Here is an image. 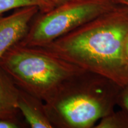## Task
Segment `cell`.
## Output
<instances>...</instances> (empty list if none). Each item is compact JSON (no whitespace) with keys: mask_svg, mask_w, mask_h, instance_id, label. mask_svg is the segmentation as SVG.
Wrapping results in <instances>:
<instances>
[{"mask_svg":"<svg viewBox=\"0 0 128 128\" xmlns=\"http://www.w3.org/2000/svg\"><path fill=\"white\" fill-rule=\"evenodd\" d=\"M128 33V6L119 4L44 48L122 87L128 84V67L122 54Z\"/></svg>","mask_w":128,"mask_h":128,"instance_id":"1","label":"cell"},{"mask_svg":"<svg viewBox=\"0 0 128 128\" xmlns=\"http://www.w3.org/2000/svg\"><path fill=\"white\" fill-rule=\"evenodd\" d=\"M0 68L18 88L44 102L67 80L84 71L46 48L19 44L3 55Z\"/></svg>","mask_w":128,"mask_h":128,"instance_id":"3","label":"cell"},{"mask_svg":"<svg viewBox=\"0 0 128 128\" xmlns=\"http://www.w3.org/2000/svg\"><path fill=\"white\" fill-rule=\"evenodd\" d=\"M122 54L126 66L128 67V33L124 38V44H123Z\"/></svg>","mask_w":128,"mask_h":128,"instance_id":"12","label":"cell"},{"mask_svg":"<svg viewBox=\"0 0 128 128\" xmlns=\"http://www.w3.org/2000/svg\"><path fill=\"white\" fill-rule=\"evenodd\" d=\"M28 7H38L40 12H47L54 8L46 0H0V16L12 10Z\"/></svg>","mask_w":128,"mask_h":128,"instance_id":"8","label":"cell"},{"mask_svg":"<svg viewBox=\"0 0 128 128\" xmlns=\"http://www.w3.org/2000/svg\"><path fill=\"white\" fill-rule=\"evenodd\" d=\"M46 1H48L50 4L54 6V7H55L56 6H60L63 3L66 2L69 0H46Z\"/></svg>","mask_w":128,"mask_h":128,"instance_id":"13","label":"cell"},{"mask_svg":"<svg viewBox=\"0 0 128 128\" xmlns=\"http://www.w3.org/2000/svg\"><path fill=\"white\" fill-rule=\"evenodd\" d=\"M19 88L0 68V119L18 120Z\"/></svg>","mask_w":128,"mask_h":128,"instance_id":"7","label":"cell"},{"mask_svg":"<svg viewBox=\"0 0 128 128\" xmlns=\"http://www.w3.org/2000/svg\"><path fill=\"white\" fill-rule=\"evenodd\" d=\"M114 2L118 5H124L128 6V0H113Z\"/></svg>","mask_w":128,"mask_h":128,"instance_id":"14","label":"cell"},{"mask_svg":"<svg viewBox=\"0 0 128 128\" xmlns=\"http://www.w3.org/2000/svg\"><path fill=\"white\" fill-rule=\"evenodd\" d=\"M39 12L38 7H28L16 10L8 16H0V60L24 38Z\"/></svg>","mask_w":128,"mask_h":128,"instance_id":"5","label":"cell"},{"mask_svg":"<svg viewBox=\"0 0 128 128\" xmlns=\"http://www.w3.org/2000/svg\"><path fill=\"white\" fill-rule=\"evenodd\" d=\"M17 106L30 128H54L42 100L19 88Z\"/></svg>","mask_w":128,"mask_h":128,"instance_id":"6","label":"cell"},{"mask_svg":"<svg viewBox=\"0 0 128 128\" xmlns=\"http://www.w3.org/2000/svg\"><path fill=\"white\" fill-rule=\"evenodd\" d=\"M96 128H128V112L120 108L104 116L94 126Z\"/></svg>","mask_w":128,"mask_h":128,"instance_id":"9","label":"cell"},{"mask_svg":"<svg viewBox=\"0 0 128 128\" xmlns=\"http://www.w3.org/2000/svg\"><path fill=\"white\" fill-rule=\"evenodd\" d=\"M118 5L113 0H69L47 12H39L18 44L44 47Z\"/></svg>","mask_w":128,"mask_h":128,"instance_id":"4","label":"cell"},{"mask_svg":"<svg viewBox=\"0 0 128 128\" xmlns=\"http://www.w3.org/2000/svg\"><path fill=\"white\" fill-rule=\"evenodd\" d=\"M122 87L84 70L65 81L44 102L53 127L92 128L115 109Z\"/></svg>","mask_w":128,"mask_h":128,"instance_id":"2","label":"cell"},{"mask_svg":"<svg viewBox=\"0 0 128 128\" xmlns=\"http://www.w3.org/2000/svg\"><path fill=\"white\" fill-rule=\"evenodd\" d=\"M24 127L19 120L0 119V128H20Z\"/></svg>","mask_w":128,"mask_h":128,"instance_id":"11","label":"cell"},{"mask_svg":"<svg viewBox=\"0 0 128 128\" xmlns=\"http://www.w3.org/2000/svg\"><path fill=\"white\" fill-rule=\"evenodd\" d=\"M117 106L128 112V84L121 88L118 97Z\"/></svg>","mask_w":128,"mask_h":128,"instance_id":"10","label":"cell"}]
</instances>
